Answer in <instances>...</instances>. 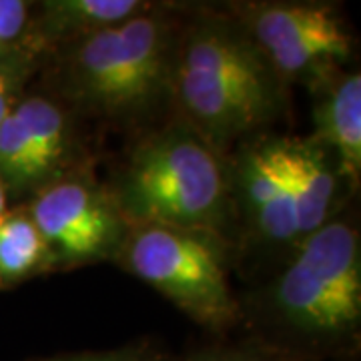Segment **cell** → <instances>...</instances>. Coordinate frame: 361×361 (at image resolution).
<instances>
[{
    "label": "cell",
    "mask_w": 361,
    "mask_h": 361,
    "mask_svg": "<svg viewBox=\"0 0 361 361\" xmlns=\"http://www.w3.org/2000/svg\"><path fill=\"white\" fill-rule=\"evenodd\" d=\"M239 327L243 337L295 360H357L361 231L353 203L239 297Z\"/></svg>",
    "instance_id": "1"
},
{
    "label": "cell",
    "mask_w": 361,
    "mask_h": 361,
    "mask_svg": "<svg viewBox=\"0 0 361 361\" xmlns=\"http://www.w3.org/2000/svg\"><path fill=\"white\" fill-rule=\"evenodd\" d=\"M187 4L153 2L125 23L92 32L49 54L39 87L82 123L133 137L173 116V66Z\"/></svg>",
    "instance_id": "2"
},
{
    "label": "cell",
    "mask_w": 361,
    "mask_h": 361,
    "mask_svg": "<svg viewBox=\"0 0 361 361\" xmlns=\"http://www.w3.org/2000/svg\"><path fill=\"white\" fill-rule=\"evenodd\" d=\"M289 85L223 4H187L180 23L171 113L229 155L289 111Z\"/></svg>",
    "instance_id": "3"
},
{
    "label": "cell",
    "mask_w": 361,
    "mask_h": 361,
    "mask_svg": "<svg viewBox=\"0 0 361 361\" xmlns=\"http://www.w3.org/2000/svg\"><path fill=\"white\" fill-rule=\"evenodd\" d=\"M104 185L129 227L191 229L235 241L229 155L177 116L137 135Z\"/></svg>",
    "instance_id": "4"
},
{
    "label": "cell",
    "mask_w": 361,
    "mask_h": 361,
    "mask_svg": "<svg viewBox=\"0 0 361 361\" xmlns=\"http://www.w3.org/2000/svg\"><path fill=\"white\" fill-rule=\"evenodd\" d=\"M113 263L207 331L221 337L239 327V295L229 279L233 245L219 235L137 225L127 229Z\"/></svg>",
    "instance_id": "5"
},
{
    "label": "cell",
    "mask_w": 361,
    "mask_h": 361,
    "mask_svg": "<svg viewBox=\"0 0 361 361\" xmlns=\"http://www.w3.org/2000/svg\"><path fill=\"white\" fill-rule=\"evenodd\" d=\"M287 85L317 89L353 61L355 37L337 2H223Z\"/></svg>",
    "instance_id": "6"
},
{
    "label": "cell",
    "mask_w": 361,
    "mask_h": 361,
    "mask_svg": "<svg viewBox=\"0 0 361 361\" xmlns=\"http://www.w3.org/2000/svg\"><path fill=\"white\" fill-rule=\"evenodd\" d=\"M235 241L233 265L267 275L301 245L293 191L285 165V135L257 133L229 153Z\"/></svg>",
    "instance_id": "7"
},
{
    "label": "cell",
    "mask_w": 361,
    "mask_h": 361,
    "mask_svg": "<svg viewBox=\"0 0 361 361\" xmlns=\"http://www.w3.org/2000/svg\"><path fill=\"white\" fill-rule=\"evenodd\" d=\"M85 125L37 82L20 94L0 123V183L8 205H25L52 180L92 165Z\"/></svg>",
    "instance_id": "8"
},
{
    "label": "cell",
    "mask_w": 361,
    "mask_h": 361,
    "mask_svg": "<svg viewBox=\"0 0 361 361\" xmlns=\"http://www.w3.org/2000/svg\"><path fill=\"white\" fill-rule=\"evenodd\" d=\"M25 205L47 245L51 273L113 263L129 229L92 165L52 180Z\"/></svg>",
    "instance_id": "9"
},
{
    "label": "cell",
    "mask_w": 361,
    "mask_h": 361,
    "mask_svg": "<svg viewBox=\"0 0 361 361\" xmlns=\"http://www.w3.org/2000/svg\"><path fill=\"white\" fill-rule=\"evenodd\" d=\"M285 165L303 243L351 205L355 193L343 177L336 157L311 137L285 135Z\"/></svg>",
    "instance_id": "10"
},
{
    "label": "cell",
    "mask_w": 361,
    "mask_h": 361,
    "mask_svg": "<svg viewBox=\"0 0 361 361\" xmlns=\"http://www.w3.org/2000/svg\"><path fill=\"white\" fill-rule=\"evenodd\" d=\"M311 139L336 157L343 177L357 195L361 183V75L341 71L311 90Z\"/></svg>",
    "instance_id": "11"
},
{
    "label": "cell",
    "mask_w": 361,
    "mask_h": 361,
    "mask_svg": "<svg viewBox=\"0 0 361 361\" xmlns=\"http://www.w3.org/2000/svg\"><path fill=\"white\" fill-rule=\"evenodd\" d=\"M153 6L151 0H42L32 2L26 49L42 61L92 32L125 23Z\"/></svg>",
    "instance_id": "12"
},
{
    "label": "cell",
    "mask_w": 361,
    "mask_h": 361,
    "mask_svg": "<svg viewBox=\"0 0 361 361\" xmlns=\"http://www.w3.org/2000/svg\"><path fill=\"white\" fill-rule=\"evenodd\" d=\"M51 273L49 251L26 205H11L0 219V289H14Z\"/></svg>",
    "instance_id": "13"
},
{
    "label": "cell",
    "mask_w": 361,
    "mask_h": 361,
    "mask_svg": "<svg viewBox=\"0 0 361 361\" xmlns=\"http://www.w3.org/2000/svg\"><path fill=\"white\" fill-rule=\"evenodd\" d=\"M177 361H301L265 348L257 341L243 337L237 341H217L211 345L197 348Z\"/></svg>",
    "instance_id": "14"
},
{
    "label": "cell",
    "mask_w": 361,
    "mask_h": 361,
    "mask_svg": "<svg viewBox=\"0 0 361 361\" xmlns=\"http://www.w3.org/2000/svg\"><path fill=\"white\" fill-rule=\"evenodd\" d=\"M28 361H177L169 351L151 343L147 339H139L133 343H125L121 348L97 349V351H68L44 357H32Z\"/></svg>",
    "instance_id": "15"
},
{
    "label": "cell",
    "mask_w": 361,
    "mask_h": 361,
    "mask_svg": "<svg viewBox=\"0 0 361 361\" xmlns=\"http://www.w3.org/2000/svg\"><path fill=\"white\" fill-rule=\"evenodd\" d=\"M30 14V0H0V59L30 54L26 49Z\"/></svg>",
    "instance_id": "16"
},
{
    "label": "cell",
    "mask_w": 361,
    "mask_h": 361,
    "mask_svg": "<svg viewBox=\"0 0 361 361\" xmlns=\"http://www.w3.org/2000/svg\"><path fill=\"white\" fill-rule=\"evenodd\" d=\"M39 71L40 61L30 54L0 59V123L11 113L20 94L32 85V78L39 75Z\"/></svg>",
    "instance_id": "17"
},
{
    "label": "cell",
    "mask_w": 361,
    "mask_h": 361,
    "mask_svg": "<svg viewBox=\"0 0 361 361\" xmlns=\"http://www.w3.org/2000/svg\"><path fill=\"white\" fill-rule=\"evenodd\" d=\"M8 197L4 193V187H2V183H0V219L4 217V213L8 211Z\"/></svg>",
    "instance_id": "18"
}]
</instances>
